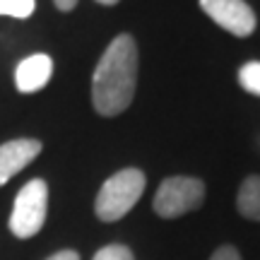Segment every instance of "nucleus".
I'll use <instances>...</instances> for the list:
<instances>
[{"label":"nucleus","mask_w":260,"mask_h":260,"mask_svg":"<svg viewBox=\"0 0 260 260\" xmlns=\"http://www.w3.org/2000/svg\"><path fill=\"white\" fill-rule=\"evenodd\" d=\"M236 80L241 84L243 92L253 94V96H260V60H248L239 68V75Z\"/></svg>","instance_id":"nucleus-9"},{"label":"nucleus","mask_w":260,"mask_h":260,"mask_svg":"<svg viewBox=\"0 0 260 260\" xmlns=\"http://www.w3.org/2000/svg\"><path fill=\"white\" fill-rule=\"evenodd\" d=\"M34 12V0H0V15L27 19Z\"/></svg>","instance_id":"nucleus-10"},{"label":"nucleus","mask_w":260,"mask_h":260,"mask_svg":"<svg viewBox=\"0 0 260 260\" xmlns=\"http://www.w3.org/2000/svg\"><path fill=\"white\" fill-rule=\"evenodd\" d=\"M46 260H80V255H77V251H58Z\"/></svg>","instance_id":"nucleus-13"},{"label":"nucleus","mask_w":260,"mask_h":260,"mask_svg":"<svg viewBox=\"0 0 260 260\" xmlns=\"http://www.w3.org/2000/svg\"><path fill=\"white\" fill-rule=\"evenodd\" d=\"M53 3H56V8L63 10V12H70V10L77 5V0H53Z\"/></svg>","instance_id":"nucleus-14"},{"label":"nucleus","mask_w":260,"mask_h":260,"mask_svg":"<svg viewBox=\"0 0 260 260\" xmlns=\"http://www.w3.org/2000/svg\"><path fill=\"white\" fill-rule=\"evenodd\" d=\"M39 152H41V142L31 138L10 140L0 145V186H5L15 174L31 164L39 157Z\"/></svg>","instance_id":"nucleus-6"},{"label":"nucleus","mask_w":260,"mask_h":260,"mask_svg":"<svg viewBox=\"0 0 260 260\" xmlns=\"http://www.w3.org/2000/svg\"><path fill=\"white\" fill-rule=\"evenodd\" d=\"M205 203V183L195 176H169L154 193V212L161 219H176Z\"/></svg>","instance_id":"nucleus-3"},{"label":"nucleus","mask_w":260,"mask_h":260,"mask_svg":"<svg viewBox=\"0 0 260 260\" xmlns=\"http://www.w3.org/2000/svg\"><path fill=\"white\" fill-rule=\"evenodd\" d=\"M99 5H116V3H121V0H96Z\"/></svg>","instance_id":"nucleus-15"},{"label":"nucleus","mask_w":260,"mask_h":260,"mask_svg":"<svg viewBox=\"0 0 260 260\" xmlns=\"http://www.w3.org/2000/svg\"><path fill=\"white\" fill-rule=\"evenodd\" d=\"M138 89V44L118 34L106 46L92 75V106L99 116H121Z\"/></svg>","instance_id":"nucleus-1"},{"label":"nucleus","mask_w":260,"mask_h":260,"mask_svg":"<svg viewBox=\"0 0 260 260\" xmlns=\"http://www.w3.org/2000/svg\"><path fill=\"white\" fill-rule=\"evenodd\" d=\"M92 260H135V255L123 243H109V246H104L102 251H96V255Z\"/></svg>","instance_id":"nucleus-11"},{"label":"nucleus","mask_w":260,"mask_h":260,"mask_svg":"<svg viewBox=\"0 0 260 260\" xmlns=\"http://www.w3.org/2000/svg\"><path fill=\"white\" fill-rule=\"evenodd\" d=\"M236 210L243 219L260 222V176L251 174L241 181L236 193Z\"/></svg>","instance_id":"nucleus-8"},{"label":"nucleus","mask_w":260,"mask_h":260,"mask_svg":"<svg viewBox=\"0 0 260 260\" xmlns=\"http://www.w3.org/2000/svg\"><path fill=\"white\" fill-rule=\"evenodd\" d=\"M200 8L217 27L239 39H248L258 29V17L246 0H200Z\"/></svg>","instance_id":"nucleus-5"},{"label":"nucleus","mask_w":260,"mask_h":260,"mask_svg":"<svg viewBox=\"0 0 260 260\" xmlns=\"http://www.w3.org/2000/svg\"><path fill=\"white\" fill-rule=\"evenodd\" d=\"M210 260H243V258H241V253H239V248H236V246H232V243H224V246H219V248L210 255Z\"/></svg>","instance_id":"nucleus-12"},{"label":"nucleus","mask_w":260,"mask_h":260,"mask_svg":"<svg viewBox=\"0 0 260 260\" xmlns=\"http://www.w3.org/2000/svg\"><path fill=\"white\" fill-rule=\"evenodd\" d=\"M147 178L140 169H121L113 176L104 181V186L96 193L94 212L102 222H118L138 205V200L145 193Z\"/></svg>","instance_id":"nucleus-2"},{"label":"nucleus","mask_w":260,"mask_h":260,"mask_svg":"<svg viewBox=\"0 0 260 260\" xmlns=\"http://www.w3.org/2000/svg\"><path fill=\"white\" fill-rule=\"evenodd\" d=\"M48 210V186L41 178H31L22 186V190L15 198V207L10 214V232L17 239H31L41 232L46 222Z\"/></svg>","instance_id":"nucleus-4"},{"label":"nucleus","mask_w":260,"mask_h":260,"mask_svg":"<svg viewBox=\"0 0 260 260\" xmlns=\"http://www.w3.org/2000/svg\"><path fill=\"white\" fill-rule=\"evenodd\" d=\"M53 75V60L46 53H34V56L24 58L15 70V84L19 92L34 94L44 89Z\"/></svg>","instance_id":"nucleus-7"}]
</instances>
